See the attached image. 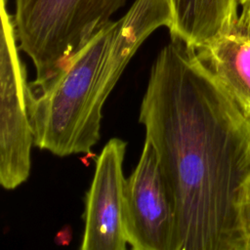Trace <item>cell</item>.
Masks as SVG:
<instances>
[{
  "label": "cell",
  "instance_id": "8",
  "mask_svg": "<svg viewBox=\"0 0 250 250\" xmlns=\"http://www.w3.org/2000/svg\"><path fill=\"white\" fill-rule=\"evenodd\" d=\"M171 10V39L197 50L222 34L235 21L238 0H167Z\"/></svg>",
  "mask_w": 250,
  "mask_h": 250
},
{
  "label": "cell",
  "instance_id": "10",
  "mask_svg": "<svg viewBox=\"0 0 250 250\" xmlns=\"http://www.w3.org/2000/svg\"><path fill=\"white\" fill-rule=\"evenodd\" d=\"M239 6L241 7H246V6H250V0H238Z\"/></svg>",
  "mask_w": 250,
  "mask_h": 250
},
{
  "label": "cell",
  "instance_id": "4",
  "mask_svg": "<svg viewBox=\"0 0 250 250\" xmlns=\"http://www.w3.org/2000/svg\"><path fill=\"white\" fill-rule=\"evenodd\" d=\"M0 183L14 189L30 173L33 130L27 106L25 65L19 56L14 16L0 0Z\"/></svg>",
  "mask_w": 250,
  "mask_h": 250
},
{
  "label": "cell",
  "instance_id": "6",
  "mask_svg": "<svg viewBox=\"0 0 250 250\" xmlns=\"http://www.w3.org/2000/svg\"><path fill=\"white\" fill-rule=\"evenodd\" d=\"M126 142L110 139L96 160V170L85 197L82 250H125L124 191L122 165Z\"/></svg>",
  "mask_w": 250,
  "mask_h": 250
},
{
  "label": "cell",
  "instance_id": "5",
  "mask_svg": "<svg viewBox=\"0 0 250 250\" xmlns=\"http://www.w3.org/2000/svg\"><path fill=\"white\" fill-rule=\"evenodd\" d=\"M175 207L151 143L145 140L140 160L126 179L124 225L134 250H172Z\"/></svg>",
  "mask_w": 250,
  "mask_h": 250
},
{
  "label": "cell",
  "instance_id": "3",
  "mask_svg": "<svg viewBox=\"0 0 250 250\" xmlns=\"http://www.w3.org/2000/svg\"><path fill=\"white\" fill-rule=\"evenodd\" d=\"M126 0H16L19 48L33 62L38 88L50 81Z\"/></svg>",
  "mask_w": 250,
  "mask_h": 250
},
{
  "label": "cell",
  "instance_id": "1",
  "mask_svg": "<svg viewBox=\"0 0 250 250\" xmlns=\"http://www.w3.org/2000/svg\"><path fill=\"white\" fill-rule=\"evenodd\" d=\"M139 120L173 198L172 250H244L250 118L195 49L177 39L161 49Z\"/></svg>",
  "mask_w": 250,
  "mask_h": 250
},
{
  "label": "cell",
  "instance_id": "7",
  "mask_svg": "<svg viewBox=\"0 0 250 250\" xmlns=\"http://www.w3.org/2000/svg\"><path fill=\"white\" fill-rule=\"evenodd\" d=\"M195 51L241 111L250 118V6L242 7L226 33Z\"/></svg>",
  "mask_w": 250,
  "mask_h": 250
},
{
  "label": "cell",
  "instance_id": "2",
  "mask_svg": "<svg viewBox=\"0 0 250 250\" xmlns=\"http://www.w3.org/2000/svg\"><path fill=\"white\" fill-rule=\"evenodd\" d=\"M117 21L94 34L45 85H27L34 145L57 156L90 153L101 137L103 106L112 91L107 54Z\"/></svg>",
  "mask_w": 250,
  "mask_h": 250
},
{
  "label": "cell",
  "instance_id": "9",
  "mask_svg": "<svg viewBox=\"0 0 250 250\" xmlns=\"http://www.w3.org/2000/svg\"><path fill=\"white\" fill-rule=\"evenodd\" d=\"M241 220L245 239L244 250H250V182L246 188L242 201Z\"/></svg>",
  "mask_w": 250,
  "mask_h": 250
}]
</instances>
